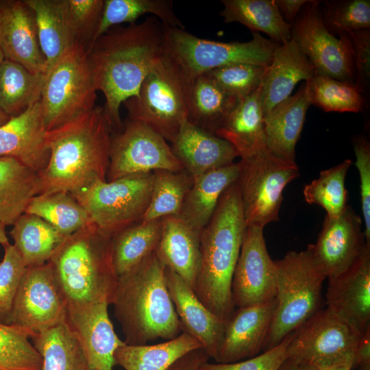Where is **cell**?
I'll use <instances>...</instances> for the list:
<instances>
[{
	"label": "cell",
	"instance_id": "cell-21",
	"mask_svg": "<svg viewBox=\"0 0 370 370\" xmlns=\"http://www.w3.org/2000/svg\"><path fill=\"white\" fill-rule=\"evenodd\" d=\"M328 280L326 307L362 334L370 326V245L346 271Z\"/></svg>",
	"mask_w": 370,
	"mask_h": 370
},
{
	"label": "cell",
	"instance_id": "cell-8",
	"mask_svg": "<svg viewBox=\"0 0 370 370\" xmlns=\"http://www.w3.org/2000/svg\"><path fill=\"white\" fill-rule=\"evenodd\" d=\"M189 84L164 53L145 77L137 95L123 103L128 119L146 124L171 143L188 121Z\"/></svg>",
	"mask_w": 370,
	"mask_h": 370
},
{
	"label": "cell",
	"instance_id": "cell-42",
	"mask_svg": "<svg viewBox=\"0 0 370 370\" xmlns=\"http://www.w3.org/2000/svg\"><path fill=\"white\" fill-rule=\"evenodd\" d=\"M352 164L350 159H346L322 171L317 179L304 186L303 194L306 201L320 206L328 217L338 215L347 205L348 194L345 182Z\"/></svg>",
	"mask_w": 370,
	"mask_h": 370
},
{
	"label": "cell",
	"instance_id": "cell-11",
	"mask_svg": "<svg viewBox=\"0 0 370 370\" xmlns=\"http://www.w3.org/2000/svg\"><path fill=\"white\" fill-rule=\"evenodd\" d=\"M153 180V172L132 174L110 182L96 181L71 194L86 210L91 223L112 238L143 221Z\"/></svg>",
	"mask_w": 370,
	"mask_h": 370
},
{
	"label": "cell",
	"instance_id": "cell-10",
	"mask_svg": "<svg viewBox=\"0 0 370 370\" xmlns=\"http://www.w3.org/2000/svg\"><path fill=\"white\" fill-rule=\"evenodd\" d=\"M96 92L87 50L77 42L45 73L40 103L47 131L92 110Z\"/></svg>",
	"mask_w": 370,
	"mask_h": 370
},
{
	"label": "cell",
	"instance_id": "cell-41",
	"mask_svg": "<svg viewBox=\"0 0 370 370\" xmlns=\"http://www.w3.org/2000/svg\"><path fill=\"white\" fill-rule=\"evenodd\" d=\"M153 175L151 199L142 221L179 217L194 178L184 169L156 170L153 171Z\"/></svg>",
	"mask_w": 370,
	"mask_h": 370
},
{
	"label": "cell",
	"instance_id": "cell-53",
	"mask_svg": "<svg viewBox=\"0 0 370 370\" xmlns=\"http://www.w3.org/2000/svg\"><path fill=\"white\" fill-rule=\"evenodd\" d=\"M209 359L210 357L204 349H195L176 360L167 370H197Z\"/></svg>",
	"mask_w": 370,
	"mask_h": 370
},
{
	"label": "cell",
	"instance_id": "cell-56",
	"mask_svg": "<svg viewBox=\"0 0 370 370\" xmlns=\"http://www.w3.org/2000/svg\"><path fill=\"white\" fill-rule=\"evenodd\" d=\"M278 370H299V365L296 360L288 358Z\"/></svg>",
	"mask_w": 370,
	"mask_h": 370
},
{
	"label": "cell",
	"instance_id": "cell-16",
	"mask_svg": "<svg viewBox=\"0 0 370 370\" xmlns=\"http://www.w3.org/2000/svg\"><path fill=\"white\" fill-rule=\"evenodd\" d=\"M275 260L268 253L263 229L247 226L232 282L234 308L264 303L275 298Z\"/></svg>",
	"mask_w": 370,
	"mask_h": 370
},
{
	"label": "cell",
	"instance_id": "cell-32",
	"mask_svg": "<svg viewBox=\"0 0 370 370\" xmlns=\"http://www.w3.org/2000/svg\"><path fill=\"white\" fill-rule=\"evenodd\" d=\"M239 101L203 74L189 84L188 121L215 134Z\"/></svg>",
	"mask_w": 370,
	"mask_h": 370
},
{
	"label": "cell",
	"instance_id": "cell-4",
	"mask_svg": "<svg viewBox=\"0 0 370 370\" xmlns=\"http://www.w3.org/2000/svg\"><path fill=\"white\" fill-rule=\"evenodd\" d=\"M164 268L153 252L117 278L112 304L127 345L171 340L182 332L166 287Z\"/></svg>",
	"mask_w": 370,
	"mask_h": 370
},
{
	"label": "cell",
	"instance_id": "cell-19",
	"mask_svg": "<svg viewBox=\"0 0 370 370\" xmlns=\"http://www.w3.org/2000/svg\"><path fill=\"white\" fill-rule=\"evenodd\" d=\"M0 49L4 59L45 75L35 15L25 0L0 1Z\"/></svg>",
	"mask_w": 370,
	"mask_h": 370
},
{
	"label": "cell",
	"instance_id": "cell-23",
	"mask_svg": "<svg viewBox=\"0 0 370 370\" xmlns=\"http://www.w3.org/2000/svg\"><path fill=\"white\" fill-rule=\"evenodd\" d=\"M166 287L185 332L201 344L210 358L215 360L225 322L213 314L180 276L165 267Z\"/></svg>",
	"mask_w": 370,
	"mask_h": 370
},
{
	"label": "cell",
	"instance_id": "cell-54",
	"mask_svg": "<svg viewBox=\"0 0 370 370\" xmlns=\"http://www.w3.org/2000/svg\"><path fill=\"white\" fill-rule=\"evenodd\" d=\"M311 0H275L284 21L292 25L302 8Z\"/></svg>",
	"mask_w": 370,
	"mask_h": 370
},
{
	"label": "cell",
	"instance_id": "cell-51",
	"mask_svg": "<svg viewBox=\"0 0 370 370\" xmlns=\"http://www.w3.org/2000/svg\"><path fill=\"white\" fill-rule=\"evenodd\" d=\"M348 35L353 47L354 85L365 97L370 85V31L360 29L349 32Z\"/></svg>",
	"mask_w": 370,
	"mask_h": 370
},
{
	"label": "cell",
	"instance_id": "cell-45",
	"mask_svg": "<svg viewBox=\"0 0 370 370\" xmlns=\"http://www.w3.org/2000/svg\"><path fill=\"white\" fill-rule=\"evenodd\" d=\"M320 13L324 25L334 36L370 28L369 0L326 1Z\"/></svg>",
	"mask_w": 370,
	"mask_h": 370
},
{
	"label": "cell",
	"instance_id": "cell-20",
	"mask_svg": "<svg viewBox=\"0 0 370 370\" xmlns=\"http://www.w3.org/2000/svg\"><path fill=\"white\" fill-rule=\"evenodd\" d=\"M108 306L98 302L68 306L65 322L79 341L90 370H113L116 365L114 352L125 344L114 330Z\"/></svg>",
	"mask_w": 370,
	"mask_h": 370
},
{
	"label": "cell",
	"instance_id": "cell-7",
	"mask_svg": "<svg viewBox=\"0 0 370 370\" xmlns=\"http://www.w3.org/2000/svg\"><path fill=\"white\" fill-rule=\"evenodd\" d=\"M164 53L190 83L212 69L247 63L267 67L280 45L251 32L253 38L241 42L200 38L185 29L164 25Z\"/></svg>",
	"mask_w": 370,
	"mask_h": 370
},
{
	"label": "cell",
	"instance_id": "cell-52",
	"mask_svg": "<svg viewBox=\"0 0 370 370\" xmlns=\"http://www.w3.org/2000/svg\"><path fill=\"white\" fill-rule=\"evenodd\" d=\"M370 370V326L361 335L354 353L353 369Z\"/></svg>",
	"mask_w": 370,
	"mask_h": 370
},
{
	"label": "cell",
	"instance_id": "cell-46",
	"mask_svg": "<svg viewBox=\"0 0 370 370\" xmlns=\"http://www.w3.org/2000/svg\"><path fill=\"white\" fill-rule=\"evenodd\" d=\"M267 68L257 64L238 63L212 69L204 75L226 93L241 100L260 86Z\"/></svg>",
	"mask_w": 370,
	"mask_h": 370
},
{
	"label": "cell",
	"instance_id": "cell-27",
	"mask_svg": "<svg viewBox=\"0 0 370 370\" xmlns=\"http://www.w3.org/2000/svg\"><path fill=\"white\" fill-rule=\"evenodd\" d=\"M200 233L179 217L162 219V234L156 254L193 288L200 260Z\"/></svg>",
	"mask_w": 370,
	"mask_h": 370
},
{
	"label": "cell",
	"instance_id": "cell-17",
	"mask_svg": "<svg viewBox=\"0 0 370 370\" xmlns=\"http://www.w3.org/2000/svg\"><path fill=\"white\" fill-rule=\"evenodd\" d=\"M362 219L347 205L337 216H325L315 243L308 248L328 279L350 267L367 245Z\"/></svg>",
	"mask_w": 370,
	"mask_h": 370
},
{
	"label": "cell",
	"instance_id": "cell-9",
	"mask_svg": "<svg viewBox=\"0 0 370 370\" xmlns=\"http://www.w3.org/2000/svg\"><path fill=\"white\" fill-rule=\"evenodd\" d=\"M240 158L237 182L246 225L264 229L279 220L282 192L299 175V167L278 158L266 145Z\"/></svg>",
	"mask_w": 370,
	"mask_h": 370
},
{
	"label": "cell",
	"instance_id": "cell-18",
	"mask_svg": "<svg viewBox=\"0 0 370 370\" xmlns=\"http://www.w3.org/2000/svg\"><path fill=\"white\" fill-rule=\"evenodd\" d=\"M276 306L275 298L234 308L225 322L216 362H235L256 356L263 351Z\"/></svg>",
	"mask_w": 370,
	"mask_h": 370
},
{
	"label": "cell",
	"instance_id": "cell-36",
	"mask_svg": "<svg viewBox=\"0 0 370 370\" xmlns=\"http://www.w3.org/2000/svg\"><path fill=\"white\" fill-rule=\"evenodd\" d=\"M12 225L10 234L26 267L47 263L66 238L39 217L25 212Z\"/></svg>",
	"mask_w": 370,
	"mask_h": 370
},
{
	"label": "cell",
	"instance_id": "cell-26",
	"mask_svg": "<svg viewBox=\"0 0 370 370\" xmlns=\"http://www.w3.org/2000/svg\"><path fill=\"white\" fill-rule=\"evenodd\" d=\"M315 75L313 66L292 38L279 45L261 84L263 116L290 97L299 81H309Z\"/></svg>",
	"mask_w": 370,
	"mask_h": 370
},
{
	"label": "cell",
	"instance_id": "cell-34",
	"mask_svg": "<svg viewBox=\"0 0 370 370\" xmlns=\"http://www.w3.org/2000/svg\"><path fill=\"white\" fill-rule=\"evenodd\" d=\"M219 14L225 23H239L251 32H262L284 44L291 39V25L283 18L275 0H222Z\"/></svg>",
	"mask_w": 370,
	"mask_h": 370
},
{
	"label": "cell",
	"instance_id": "cell-25",
	"mask_svg": "<svg viewBox=\"0 0 370 370\" xmlns=\"http://www.w3.org/2000/svg\"><path fill=\"white\" fill-rule=\"evenodd\" d=\"M311 105L308 81L297 92L275 106L263 116L267 147L284 160L295 162V147Z\"/></svg>",
	"mask_w": 370,
	"mask_h": 370
},
{
	"label": "cell",
	"instance_id": "cell-38",
	"mask_svg": "<svg viewBox=\"0 0 370 370\" xmlns=\"http://www.w3.org/2000/svg\"><path fill=\"white\" fill-rule=\"evenodd\" d=\"M162 234V219L140 221L111 238L112 262L117 277L130 271L156 251Z\"/></svg>",
	"mask_w": 370,
	"mask_h": 370
},
{
	"label": "cell",
	"instance_id": "cell-50",
	"mask_svg": "<svg viewBox=\"0 0 370 370\" xmlns=\"http://www.w3.org/2000/svg\"><path fill=\"white\" fill-rule=\"evenodd\" d=\"M356 166L360 181L361 208L365 241L370 244V145L366 137L358 135L353 139Z\"/></svg>",
	"mask_w": 370,
	"mask_h": 370
},
{
	"label": "cell",
	"instance_id": "cell-28",
	"mask_svg": "<svg viewBox=\"0 0 370 370\" xmlns=\"http://www.w3.org/2000/svg\"><path fill=\"white\" fill-rule=\"evenodd\" d=\"M239 173V162H233L194 178L179 217L201 232L212 218L222 194L238 180Z\"/></svg>",
	"mask_w": 370,
	"mask_h": 370
},
{
	"label": "cell",
	"instance_id": "cell-6",
	"mask_svg": "<svg viewBox=\"0 0 370 370\" xmlns=\"http://www.w3.org/2000/svg\"><path fill=\"white\" fill-rule=\"evenodd\" d=\"M277 306L263 352L282 341L323 308L325 274L307 247L275 260Z\"/></svg>",
	"mask_w": 370,
	"mask_h": 370
},
{
	"label": "cell",
	"instance_id": "cell-12",
	"mask_svg": "<svg viewBox=\"0 0 370 370\" xmlns=\"http://www.w3.org/2000/svg\"><path fill=\"white\" fill-rule=\"evenodd\" d=\"M291 38L313 66L316 75L354 84L355 67L348 34L336 38L324 25L319 1L311 0L291 25Z\"/></svg>",
	"mask_w": 370,
	"mask_h": 370
},
{
	"label": "cell",
	"instance_id": "cell-58",
	"mask_svg": "<svg viewBox=\"0 0 370 370\" xmlns=\"http://www.w3.org/2000/svg\"><path fill=\"white\" fill-rule=\"evenodd\" d=\"M5 227V226L0 223V244L3 246L9 243Z\"/></svg>",
	"mask_w": 370,
	"mask_h": 370
},
{
	"label": "cell",
	"instance_id": "cell-1",
	"mask_svg": "<svg viewBox=\"0 0 370 370\" xmlns=\"http://www.w3.org/2000/svg\"><path fill=\"white\" fill-rule=\"evenodd\" d=\"M164 55V25L151 16L140 23L112 27L88 49L93 83L104 95V112L112 133L123 127L121 104L137 95L145 77Z\"/></svg>",
	"mask_w": 370,
	"mask_h": 370
},
{
	"label": "cell",
	"instance_id": "cell-39",
	"mask_svg": "<svg viewBox=\"0 0 370 370\" xmlns=\"http://www.w3.org/2000/svg\"><path fill=\"white\" fill-rule=\"evenodd\" d=\"M25 212L39 217L66 237L91 223L84 208L67 192L37 195Z\"/></svg>",
	"mask_w": 370,
	"mask_h": 370
},
{
	"label": "cell",
	"instance_id": "cell-3",
	"mask_svg": "<svg viewBox=\"0 0 370 370\" xmlns=\"http://www.w3.org/2000/svg\"><path fill=\"white\" fill-rule=\"evenodd\" d=\"M246 227L236 181L223 192L200 233L199 266L193 288L200 301L224 322L235 308L232 282Z\"/></svg>",
	"mask_w": 370,
	"mask_h": 370
},
{
	"label": "cell",
	"instance_id": "cell-30",
	"mask_svg": "<svg viewBox=\"0 0 370 370\" xmlns=\"http://www.w3.org/2000/svg\"><path fill=\"white\" fill-rule=\"evenodd\" d=\"M38 173L18 160L0 157V223L12 225L40 194Z\"/></svg>",
	"mask_w": 370,
	"mask_h": 370
},
{
	"label": "cell",
	"instance_id": "cell-31",
	"mask_svg": "<svg viewBox=\"0 0 370 370\" xmlns=\"http://www.w3.org/2000/svg\"><path fill=\"white\" fill-rule=\"evenodd\" d=\"M260 86L240 100L216 135L228 141L239 157L265 145Z\"/></svg>",
	"mask_w": 370,
	"mask_h": 370
},
{
	"label": "cell",
	"instance_id": "cell-55",
	"mask_svg": "<svg viewBox=\"0 0 370 370\" xmlns=\"http://www.w3.org/2000/svg\"><path fill=\"white\" fill-rule=\"evenodd\" d=\"M354 358L328 365H299V370H352Z\"/></svg>",
	"mask_w": 370,
	"mask_h": 370
},
{
	"label": "cell",
	"instance_id": "cell-57",
	"mask_svg": "<svg viewBox=\"0 0 370 370\" xmlns=\"http://www.w3.org/2000/svg\"><path fill=\"white\" fill-rule=\"evenodd\" d=\"M4 59L2 52L0 49V64ZM10 118L3 112L0 106V126L6 123Z\"/></svg>",
	"mask_w": 370,
	"mask_h": 370
},
{
	"label": "cell",
	"instance_id": "cell-43",
	"mask_svg": "<svg viewBox=\"0 0 370 370\" xmlns=\"http://www.w3.org/2000/svg\"><path fill=\"white\" fill-rule=\"evenodd\" d=\"M308 82L311 104L325 112L357 113L365 107V99L354 84L321 75Z\"/></svg>",
	"mask_w": 370,
	"mask_h": 370
},
{
	"label": "cell",
	"instance_id": "cell-33",
	"mask_svg": "<svg viewBox=\"0 0 370 370\" xmlns=\"http://www.w3.org/2000/svg\"><path fill=\"white\" fill-rule=\"evenodd\" d=\"M203 347L193 336L182 332L177 337L155 345H127L114 352L116 364L125 370H167L188 352Z\"/></svg>",
	"mask_w": 370,
	"mask_h": 370
},
{
	"label": "cell",
	"instance_id": "cell-2",
	"mask_svg": "<svg viewBox=\"0 0 370 370\" xmlns=\"http://www.w3.org/2000/svg\"><path fill=\"white\" fill-rule=\"evenodd\" d=\"M112 134L101 106L47 131L50 156L38 174L40 194L73 193L96 181H107Z\"/></svg>",
	"mask_w": 370,
	"mask_h": 370
},
{
	"label": "cell",
	"instance_id": "cell-13",
	"mask_svg": "<svg viewBox=\"0 0 370 370\" xmlns=\"http://www.w3.org/2000/svg\"><path fill=\"white\" fill-rule=\"evenodd\" d=\"M156 170L184 168L162 136L142 122L127 119L121 131L112 134L107 181Z\"/></svg>",
	"mask_w": 370,
	"mask_h": 370
},
{
	"label": "cell",
	"instance_id": "cell-14",
	"mask_svg": "<svg viewBox=\"0 0 370 370\" xmlns=\"http://www.w3.org/2000/svg\"><path fill=\"white\" fill-rule=\"evenodd\" d=\"M361 335L328 308H323L293 332L288 358L299 365H314L354 358Z\"/></svg>",
	"mask_w": 370,
	"mask_h": 370
},
{
	"label": "cell",
	"instance_id": "cell-24",
	"mask_svg": "<svg viewBox=\"0 0 370 370\" xmlns=\"http://www.w3.org/2000/svg\"><path fill=\"white\" fill-rule=\"evenodd\" d=\"M171 150L193 178L234 162L238 157L226 140L186 121L171 143Z\"/></svg>",
	"mask_w": 370,
	"mask_h": 370
},
{
	"label": "cell",
	"instance_id": "cell-29",
	"mask_svg": "<svg viewBox=\"0 0 370 370\" xmlns=\"http://www.w3.org/2000/svg\"><path fill=\"white\" fill-rule=\"evenodd\" d=\"M25 1L35 15L47 71L78 42L70 18L68 0Z\"/></svg>",
	"mask_w": 370,
	"mask_h": 370
},
{
	"label": "cell",
	"instance_id": "cell-15",
	"mask_svg": "<svg viewBox=\"0 0 370 370\" xmlns=\"http://www.w3.org/2000/svg\"><path fill=\"white\" fill-rule=\"evenodd\" d=\"M67 300L50 264L27 267L14 301L9 325L34 334L66 321Z\"/></svg>",
	"mask_w": 370,
	"mask_h": 370
},
{
	"label": "cell",
	"instance_id": "cell-37",
	"mask_svg": "<svg viewBox=\"0 0 370 370\" xmlns=\"http://www.w3.org/2000/svg\"><path fill=\"white\" fill-rule=\"evenodd\" d=\"M45 75L3 59L0 64V106L10 117L17 116L39 101Z\"/></svg>",
	"mask_w": 370,
	"mask_h": 370
},
{
	"label": "cell",
	"instance_id": "cell-22",
	"mask_svg": "<svg viewBox=\"0 0 370 370\" xmlns=\"http://www.w3.org/2000/svg\"><path fill=\"white\" fill-rule=\"evenodd\" d=\"M47 133L39 101L0 126V157L14 158L39 174L50 156Z\"/></svg>",
	"mask_w": 370,
	"mask_h": 370
},
{
	"label": "cell",
	"instance_id": "cell-48",
	"mask_svg": "<svg viewBox=\"0 0 370 370\" xmlns=\"http://www.w3.org/2000/svg\"><path fill=\"white\" fill-rule=\"evenodd\" d=\"M103 5L104 0H68L70 18L77 40L86 50L95 39Z\"/></svg>",
	"mask_w": 370,
	"mask_h": 370
},
{
	"label": "cell",
	"instance_id": "cell-40",
	"mask_svg": "<svg viewBox=\"0 0 370 370\" xmlns=\"http://www.w3.org/2000/svg\"><path fill=\"white\" fill-rule=\"evenodd\" d=\"M171 0H104L101 22L95 40L112 27L123 23H136L146 14H151L164 26L185 29L175 15Z\"/></svg>",
	"mask_w": 370,
	"mask_h": 370
},
{
	"label": "cell",
	"instance_id": "cell-47",
	"mask_svg": "<svg viewBox=\"0 0 370 370\" xmlns=\"http://www.w3.org/2000/svg\"><path fill=\"white\" fill-rule=\"evenodd\" d=\"M4 256L0 263V324L9 325L14 301L26 266L14 246H3Z\"/></svg>",
	"mask_w": 370,
	"mask_h": 370
},
{
	"label": "cell",
	"instance_id": "cell-35",
	"mask_svg": "<svg viewBox=\"0 0 370 370\" xmlns=\"http://www.w3.org/2000/svg\"><path fill=\"white\" fill-rule=\"evenodd\" d=\"M31 339L42 358V370H90L83 347L66 322Z\"/></svg>",
	"mask_w": 370,
	"mask_h": 370
},
{
	"label": "cell",
	"instance_id": "cell-5",
	"mask_svg": "<svg viewBox=\"0 0 370 370\" xmlns=\"http://www.w3.org/2000/svg\"><path fill=\"white\" fill-rule=\"evenodd\" d=\"M47 262L68 306L112 304L118 277L112 262L111 237L92 223L66 236Z\"/></svg>",
	"mask_w": 370,
	"mask_h": 370
},
{
	"label": "cell",
	"instance_id": "cell-44",
	"mask_svg": "<svg viewBox=\"0 0 370 370\" xmlns=\"http://www.w3.org/2000/svg\"><path fill=\"white\" fill-rule=\"evenodd\" d=\"M34 334L0 324V370H42V358L29 338Z\"/></svg>",
	"mask_w": 370,
	"mask_h": 370
},
{
	"label": "cell",
	"instance_id": "cell-49",
	"mask_svg": "<svg viewBox=\"0 0 370 370\" xmlns=\"http://www.w3.org/2000/svg\"><path fill=\"white\" fill-rule=\"evenodd\" d=\"M293 332L276 346L252 358L232 363H210L207 361L197 370H278L288 358L287 348Z\"/></svg>",
	"mask_w": 370,
	"mask_h": 370
}]
</instances>
